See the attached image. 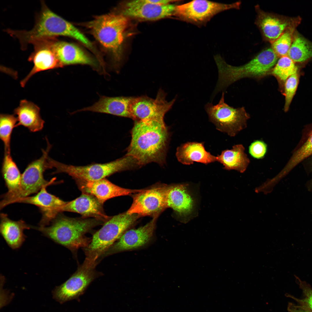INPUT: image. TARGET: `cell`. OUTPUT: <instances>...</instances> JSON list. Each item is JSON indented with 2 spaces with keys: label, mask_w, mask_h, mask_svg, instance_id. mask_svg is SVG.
Instances as JSON below:
<instances>
[{
  "label": "cell",
  "mask_w": 312,
  "mask_h": 312,
  "mask_svg": "<svg viewBox=\"0 0 312 312\" xmlns=\"http://www.w3.org/2000/svg\"><path fill=\"white\" fill-rule=\"evenodd\" d=\"M166 96L164 91L160 90L155 99L146 96L133 97L131 106L132 119L135 121L164 120L165 114L171 108L176 100L175 98L168 102Z\"/></svg>",
  "instance_id": "obj_12"
},
{
  "label": "cell",
  "mask_w": 312,
  "mask_h": 312,
  "mask_svg": "<svg viewBox=\"0 0 312 312\" xmlns=\"http://www.w3.org/2000/svg\"><path fill=\"white\" fill-rule=\"evenodd\" d=\"M17 122L14 115L1 114L0 116V138L4 146L5 153H10V140L12 130Z\"/></svg>",
  "instance_id": "obj_32"
},
{
  "label": "cell",
  "mask_w": 312,
  "mask_h": 312,
  "mask_svg": "<svg viewBox=\"0 0 312 312\" xmlns=\"http://www.w3.org/2000/svg\"><path fill=\"white\" fill-rule=\"evenodd\" d=\"M176 6L155 3L149 0L131 1L125 5L123 14L137 19L155 20L174 15Z\"/></svg>",
  "instance_id": "obj_16"
},
{
  "label": "cell",
  "mask_w": 312,
  "mask_h": 312,
  "mask_svg": "<svg viewBox=\"0 0 312 312\" xmlns=\"http://www.w3.org/2000/svg\"><path fill=\"white\" fill-rule=\"evenodd\" d=\"M298 68L287 55L280 57L270 74L279 81L285 82L291 76L297 73Z\"/></svg>",
  "instance_id": "obj_31"
},
{
  "label": "cell",
  "mask_w": 312,
  "mask_h": 312,
  "mask_svg": "<svg viewBox=\"0 0 312 312\" xmlns=\"http://www.w3.org/2000/svg\"><path fill=\"white\" fill-rule=\"evenodd\" d=\"M287 56L295 63L301 62L312 58V44L299 36L293 39Z\"/></svg>",
  "instance_id": "obj_30"
},
{
  "label": "cell",
  "mask_w": 312,
  "mask_h": 312,
  "mask_svg": "<svg viewBox=\"0 0 312 312\" xmlns=\"http://www.w3.org/2000/svg\"><path fill=\"white\" fill-rule=\"evenodd\" d=\"M2 173L8 191L2 197H7L15 193L18 190L21 174L10 153H5L2 168Z\"/></svg>",
  "instance_id": "obj_29"
},
{
  "label": "cell",
  "mask_w": 312,
  "mask_h": 312,
  "mask_svg": "<svg viewBox=\"0 0 312 312\" xmlns=\"http://www.w3.org/2000/svg\"><path fill=\"white\" fill-rule=\"evenodd\" d=\"M0 217V232L2 236L11 248H19L25 240L24 230L32 228V226L27 224L22 220H12L4 213H1Z\"/></svg>",
  "instance_id": "obj_23"
},
{
  "label": "cell",
  "mask_w": 312,
  "mask_h": 312,
  "mask_svg": "<svg viewBox=\"0 0 312 312\" xmlns=\"http://www.w3.org/2000/svg\"><path fill=\"white\" fill-rule=\"evenodd\" d=\"M292 29L288 28L272 43V48L278 56L287 55L293 40Z\"/></svg>",
  "instance_id": "obj_33"
},
{
  "label": "cell",
  "mask_w": 312,
  "mask_h": 312,
  "mask_svg": "<svg viewBox=\"0 0 312 312\" xmlns=\"http://www.w3.org/2000/svg\"><path fill=\"white\" fill-rule=\"evenodd\" d=\"M267 149V145L264 142L257 140L252 142L250 146L249 152L252 157L259 159L264 157Z\"/></svg>",
  "instance_id": "obj_36"
},
{
  "label": "cell",
  "mask_w": 312,
  "mask_h": 312,
  "mask_svg": "<svg viewBox=\"0 0 312 312\" xmlns=\"http://www.w3.org/2000/svg\"><path fill=\"white\" fill-rule=\"evenodd\" d=\"M40 112L39 107L33 102L21 100L19 106L14 110L18 122L16 127L22 125L32 132L40 131L43 127L44 122Z\"/></svg>",
  "instance_id": "obj_25"
},
{
  "label": "cell",
  "mask_w": 312,
  "mask_h": 312,
  "mask_svg": "<svg viewBox=\"0 0 312 312\" xmlns=\"http://www.w3.org/2000/svg\"><path fill=\"white\" fill-rule=\"evenodd\" d=\"M51 46L62 67L80 64L88 65L98 68V64L92 58L77 46L67 42L58 41L53 38Z\"/></svg>",
  "instance_id": "obj_20"
},
{
  "label": "cell",
  "mask_w": 312,
  "mask_h": 312,
  "mask_svg": "<svg viewBox=\"0 0 312 312\" xmlns=\"http://www.w3.org/2000/svg\"><path fill=\"white\" fill-rule=\"evenodd\" d=\"M139 217L136 214H129L126 212L110 218L93 235L88 246L83 248L85 259L99 262L103 254Z\"/></svg>",
  "instance_id": "obj_5"
},
{
  "label": "cell",
  "mask_w": 312,
  "mask_h": 312,
  "mask_svg": "<svg viewBox=\"0 0 312 312\" xmlns=\"http://www.w3.org/2000/svg\"><path fill=\"white\" fill-rule=\"evenodd\" d=\"M311 164H312V159H311Z\"/></svg>",
  "instance_id": "obj_38"
},
{
  "label": "cell",
  "mask_w": 312,
  "mask_h": 312,
  "mask_svg": "<svg viewBox=\"0 0 312 312\" xmlns=\"http://www.w3.org/2000/svg\"><path fill=\"white\" fill-rule=\"evenodd\" d=\"M131 132L126 155L135 158L140 166L151 162L164 164L169 134L164 120L135 121Z\"/></svg>",
  "instance_id": "obj_1"
},
{
  "label": "cell",
  "mask_w": 312,
  "mask_h": 312,
  "mask_svg": "<svg viewBox=\"0 0 312 312\" xmlns=\"http://www.w3.org/2000/svg\"><path fill=\"white\" fill-rule=\"evenodd\" d=\"M188 185L179 184L166 186V207L171 208L183 219H187L192 214L195 200Z\"/></svg>",
  "instance_id": "obj_19"
},
{
  "label": "cell",
  "mask_w": 312,
  "mask_h": 312,
  "mask_svg": "<svg viewBox=\"0 0 312 312\" xmlns=\"http://www.w3.org/2000/svg\"><path fill=\"white\" fill-rule=\"evenodd\" d=\"M47 146L42 151V156L29 164L21 174L19 188L14 194L3 197L1 203L3 207L15 203L18 199L29 196L31 194L38 193L45 186L49 185L54 182V178L49 181L44 177V172L48 169L47 158L51 146L48 140Z\"/></svg>",
  "instance_id": "obj_8"
},
{
  "label": "cell",
  "mask_w": 312,
  "mask_h": 312,
  "mask_svg": "<svg viewBox=\"0 0 312 312\" xmlns=\"http://www.w3.org/2000/svg\"><path fill=\"white\" fill-rule=\"evenodd\" d=\"M48 186L43 187L35 195L20 198L15 202L32 204L38 207L42 215L40 226L49 225L61 212V208L67 202L48 193L46 190Z\"/></svg>",
  "instance_id": "obj_17"
},
{
  "label": "cell",
  "mask_w": 312,
  "mask_h": 312,
  "mask_svg": "<svg viewBox=\"0 0 312 312\" xmlns=\"http://www.w3.org/2000/svg\"><path fill=\"white\" fill-rule=\"evenodd\" d=\"M312 155V123L308 125L303 131L301 139L294 150L292 155L282 171L285 175L304 160Z\"/></svg>",
  "instance_id": "obj_28"
},
{
  "label": "cell",
  "mask_w": 312,
  "mask_h": 312,
  "mask_svg": "<svg viewBox=\"0 0 312 312\" xmlns=\"http://www.w3.org/2000/svg\"><path fill=\"white\" fill-rule=\"evenodd\" d=\"M7 33L18 39L21 49H25L28 44L42 38L63 36L74 38L88 47L92 44L71 23L51 11L45 3L41 2V10L36 16L35 25L30 30L8 29Z\"/></svg>",
  "instance_id": "obj_2"
},
{
  "label": "cell",
  "mask_w": 312,
  "mask_h": 312,
  "mask_svg": "<svg viewBox=\"0 0 312 312\" xmlns=\"http://www.w3.org/2000/svg\"><path fill=\"white\" fill-rule=\"evenodd\" d=\"M50 168H54L53 174L65 173L75 180L95 181L116 173L140 167L133 157L126 155L115 161L103 164H94L85 166L67 165L50 158L48 161Z\"/></svg>",
  "instance_id": "obj_6"
},
{
  "label": "cell",
  "mask_w": 312,
  "mask_h": 312,
  "mask_svg": "<svg viewBox=\"0 0 312 312\" xmlns=\"http://www.w3.org/2000/svg\"><path fill=\"white\" fill-rule=\"evenodd\" d=\"M240 3L239 2L226 4L207 0H193L176 5L174 16L181 20L202 25L221 12L239 8Z\"/></svg>",
  "instance_id": "obj_11"
},
{
  "label": "cell",
  "mask_w": 312,
  "mask_h": 312,
  "mask_svg": "<svg viewBox=\"0 0 312 312\" xmlns=\"http://www.w3.org/2000/svg\"><path fill=\"white\" fill-rule=\"evenodd\" d=\"M287 310L289 312H312V311L306 306L297 305L291 302L289 303Z\"/></svg>",
  "instance_id": "obj_37"
},
{
  "label": "cell",
  "mask_w": 312,
  "mask_h": 312,
  "mask_svg": "<svg viewBox=\"0 0 312 312\" xmlns=\"http://www.w3.org/2000/svg\"><path fill=\"white\" fill-rule=\"evenodd\" d=\"M128 23L123 14L111 13L96 16L86 25L99 42L113 53L115 61L119 62Z\"/></svg>",
  "instance_id": "obj_7"
},
{
  "label": "cell",
  "mask_w": 312,
  "mask_h": 312,
  "mask_svg": "<svg viewBox=\"0 0 312 312\" xmlns=\"http://www.w3.org/2000/svg\"><path fill=\"white\" fill-rule=\"evenodd\" d=\"M244 151L245 148L242 145H235L231 149L224 150L216 156L217 161L223 164L224 169L234 170L243 173L250 162Z\"/></svg>",
  "instance_id": "obj_26"
},
{
  "label": "cell",
  "mask_w": 312,
  "mask_h": 312,
  "mask_svg": "<svg viewBox=\"0 0 312 312\" xmlns=\"http://www.w3.org/2000/svg\"><path fill=\"white\" fill-rule=\"evenodd\" d=\"M102 205L94 196L83 193L73 200L67 202L61 211L75 212L81 214L83 218L91 217L106 222L110 218L104 212Z\"/></svg>",
  "instance_id": "obj_21"
},
{
  "label": "cell",
  "mask_w": 312,
  "mask_h": 312,
  "mask_svg": "<svg viewBox=\"0 0 312 312\" xmlns=\"http://www.w3.org/2000/svg\"><path fill=\"white\" fill-rule=\"evenodd\" d=\"M103 222L95 218H71L59 213L49 226H33V229L76 255L79 248L87 247L91 241L85 234Z\"/></svg>",
  "instance_id": "obj_3"
},
{
  "label": "cell",
  "mask_w": 312,
  "mask_h": 312,
  "mask_svg": "<svg viewBox=\"0 0 312 312\" xmlns=\"http://www.w3.org/2000/svg\"><path fill=\"white\" fill-rule=\"evenodd\" d=\"M224 94L223 92L218 104L208 103L205 109L209 120L217 129L234 137L246 127L250 116L244 107L235 108L226 103Z\"/></svg>",
  "instance_id": "obj_9"
},
{
  "label": "cell",
  "mask_w": 312,
  "mask_h": 312,
  "mask_svg": "<svg viewBox=\"0 0 312 312\" xmlns=\"http://www.w3.org/2000/svg\"><path fill=\"white\" fill-rule=\"evenodd\" d=\"M176 154L178 161L185 165L192 164L194 162L207 164L217 161L216 156L207 151L201 142L183 144L177 148Z\"/></svg>",
  "instance_id": "obj_24"
},
{
  "label": "cell",
  "mask_w": 312,
  "mask_h": 312,
  "mask_svg": "<svg viewBox=\"0 0 312 312\" xmlns=\"http://www.w3.org/2000/svg\"><path fill=\"white\" fill-rule=\"evenodd\" d=\"M159 215L144 225L126 231L119 239L102 255L104 257L124 251L135 249L146 244L152 237Z\"/></svg>",
  "instance_id": "obj_14"
},
{
  "label": "cell",
  "mask_w": 312,
  "mask_h": 312,
  "mask_svg": "<svg viewBox=\"0 0 312 312\" xmlns=\"http://www.w3.org/2000/svg\"><path fill=\"white\" fill-rule=\"evenodd\" d=\"M83 193L93 196L102 204L111 198L135 194L143 190H131L117 186L105 178L95 181L75 180Z\"/></svg>",
  "instance_id": "obj_18"
},
{
  "label": "cell",
  "mask_w": 312,
  "mask_h": 312,
  "mask_svg": "<svg viewBox=\"0 0 312 312\" xmlns=\"http://www.w3.org/2000/svg\"><path fill=\"white\" fill-rule=\"evenodd\" d=\"M278 57L272 48H268L245 64L234 66L227 64L220 55L215 56L214 59L218 69L219 77L213 95L241 79L260 78L270 74L277 62Z\"/></svg>",
  "instance_id": "obj_4"
},
{
  "label": "cell",
  "mask_w": 312,
  "mask_h": 312,
  "mask_svg": "<svg viewBox=\"0 0 312 312\" xmlns=\"http://www.w3.org/2000/svg\"><path fill=\"white\" fill-rule=\"evenodd\" d=\"M97 265L85 260L68 280L55 287L53 291L54 298L61 304L74 299L79 300V297L90 283L101 274L95 269Z\"/></svg>",
  "instance_id": "obj_10"
},
{
  "label": "cell",
  "mask_w": 312,
  "mask_h": 312,
  "mask_svg": "<svg viewBox=\"0 0 312 312\" xmlns=\"http://www.w3.org/2000/svg\"><path fill=\"white\" fill-rule=\"evenodd\" d=\"M295 276L296 282L302 290L304 297L303 299H299L290 294L287 295V296L295 300L300 304L307 307L312 311V288L305 281H301L296 276Z\"/></svg>",
  "instance_id": "obj_35"
},
{
  "label": "cell",
  "mask_w": 312,
  "mask_h": 312,
  "mask_svg": "<svg viewBox=\"0 0 312 312\" xmlns=\"http://www.w3.org/2000/svg\"><path fill=\"white\" fill-rule=\"evenodd\" d=\"M133 97H101L92 105L77 112L88 111L105 113L132 119L131 106Z\"/></svg>",
  "instance_id": "obj_22"
},
{
  "label": "cell",
  "mask_w": 312,
  "mask_h": 312,
  "mask_svg": "<svg viewBox=\"0 0 312 312\" xmlns=\"http://www.w3.org/2000/svg\"><path fill=\"white\" fill-rule=\"evenodd\" d=\"M166 186L143 190L142 192L135 193L133 197L132 203L127 213L130 214H136L140 217L159 215L167 208Z\"/></svg>",
  "instance_id": "obj_13"
},
{
  "label": "cell",
  "mask_w": 312,
  "mask_h": 312,
  "mask_svg": "<svg viewBox=\"0 0 312 312\" xmlns=\"http://www.w3.org/2000/svg\"><path fill=\"white\" fill-rule=\"evenodd\" d=\"M299 81L298 73L290 76L286 81L284 84L285 96L284 110L287 112L297 88Z\"/></svg>",
  "instance_id": "obj_34"
},
{
  "label": "cell",
  "mask_w": 312,
  "mask_h": 312,
  "mask_svg": "<svg viewBox=\"0 0 312 312\" xmlns=\"http://www.w3.org/2000/svg\"><path fill=\"white\" fill-rule=\"evenodd\" d=\"M257 23L265 38L271 43L288 28V23L272 14L259 11Z\"/></svg>",
  "instance_id": "obj_27"
},
{
  "label": "cell",
  "mask_w": 312,
  "mask_h": 312,
  "mask_svg": "<svg viewBox=\"0 0 312 312\" xmlns=\"http://www.w3.org/2000/svg\"><path fill=\"white\" fill-rule=\"evenodd\" d=\"M52 38H44L33 41L34 50L28 60L33 63L34 66L28 74L20 82L24 87L32 76L45 70L62 67L51 46Z\"/></svg>",
  "instance_id": "obj_15"
}]
</instances>
